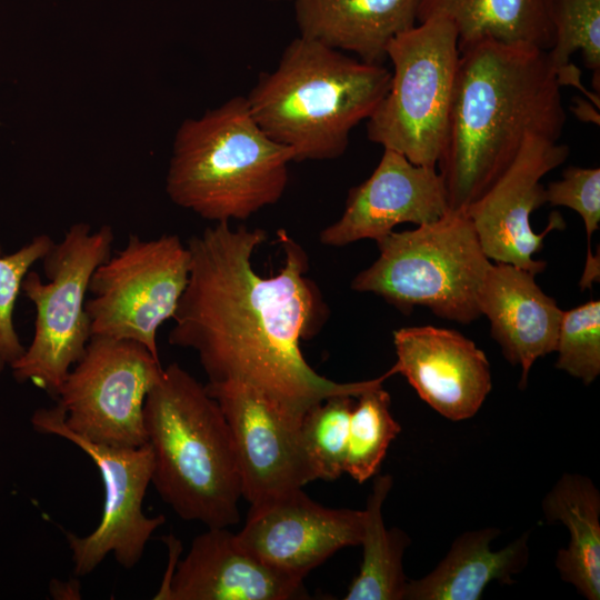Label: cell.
<instances>
[{
	"label": "cell",
	"instance_id": "cell-15",
	"mask_svg": "<svg viewBox=\"0 0 600 600\" xmlns=\"http://www.w3.org/2000/svg\"><path fill=\"white\" fill-rule=\"evenodd\" d=\"M448 211L437 168L414 164L401 153L383 149L373 172L349 190L342 214L321 230L319 240L337 248L364 239L377 241L398 224L430 223Z\"/></svg>",
	"mask_w": 600,
	"mask_h": 600
},
{
	"label": "cell",
	"instance_id": "cell-28",
	"mask_svg": "<svg viewBox=\"0 0 600 600\" xmlns=\"http://www.w3.org/2000/svg\"><path fill=\"white\" fill-rule=\"evenodd\" d=\"M53 243L49 236L40 234L16 252L0 256V373L26 351L14 329L16 301L30 268L44 258Z\"/></svg>",
	"mask_w": 600,
	"mask_h": 600
},
{
	"label": "cell",
	"instance_id": "cell-1",
	"mask_svg": "<svg viewBox=\"0 0 600 600\" xmlns=\"http://www.w3.org/2000/svg\"><path fill=\"white\" fill-rule=\"evenodd\" d=\"M278 238L283 266L263 277L252 264L267 240L263 229L216 222L191 237L190 273L170 344L197 353L208 383L248 386L300 416L330 397L357 398L382 384L390 370L370 380L337 382L304 359L301 342L317 336L328 307L307 276L304 249L282 229Z\"/></svg>",
	"mask_w": 600,
	"mask_h": 600
},
{
	"label": "cell",
	"instance_id": "cell-19",
	"mask_svg": "<svg viewBox=\"0 0 600 600\" xmlns=\"http://www.w3.org/2000/svg\"><path fill=\"white\" fill-rule=\"evenodd\" d=\"M419 0H294L300 36L382 64L390 41L417 23Z\"/></svg>",
	"mask_w": 600,
	"mask_h": 600
},
{
	"label": "cell",
	"instance_id": "cell-30",
	"mask_svg": "<svg viewBox=\"0 0 600 600\" xmlns=\"http://www.w3.org/2000/svg\"><path fill=\"white\" fill-rule=\"evenodd\" d=\"M49 590L53 599L74 600L81 598L80 583L77 579L68 581L52 580Z\"/></svg>",
	"mask_w": 600,
	"mask_h": 600
},
{
	"label": "cell",
	"instance_id": "cell-13",
	"mask_svg": "<svg viewBox=\"0 0 600 600\" xmlns=\"http://www.w3.org/2000/svg\"><path fill=\"white\" fill-rule=\"evenodd\" d=\"M231 429L250 507L317 480L301 438L303 416L239 383H207Z\"/></svg>",
	"mask_w": 600,
	"mask_h": 600
},
{
	"label": "cell",
	"instance_id": "cell-25",
	"mask_svg": "<svg viewBox=\"0 0 600 600\" xmlns=\"http://www.w3.org/2000/svg\"><path fill=\"white\" fill-rule=\"evenodd\" d=\"M382 384L358 396L350 416L344 472L359 483L378 472L389 446L401 431Z\"/></svg>",
	"mask_w": 600,
	"mask_h": 600
},
{
	"label": "cell",
	"instance_id": "cell-8",
	"mask_svg": "<svg viewBox=\"0 0 600 600\" xmlns=\"http://www.w3.org/2000/svg\"><path fill=\"white\" fill-rule=\"evenodd\" d=\"M113 240L109 226L92 231L88 223H76L42 259L48 281L27 273L21 291L34 304L36 321L30 346L10 367L18 382H32L57 397L91 338L86 294L93 272L111 256Z\"/></svg>",
	"mask_w": 600,
	"mask_h": 600
},
{
	"label": "cell",
	"instance_id": "cell-6",
	"mask_svg": "<svg viewBox=\"0 0 600 600\" xmlns=\"http://www.w3.org/2000/svg\"><path fill=\"white\" fill-rule=\"evenodd\" d=\"M376 242L379 256L353 278L354 291L373 293L403 313L421 306L459 323L481 316L479 292L491 261L466 213L448 211Z\"/></svg>",
	"mask_w": 600,
	"mask_h": 600
},
{
	"label": "cell",
	"instance_id": "cell-23",
	"mask_svg": "<svg viewBox=\"0 0 600 600\" xmlns=\"http://www.w3.org/2000/svg\"><path fill=\"white\" fill-rule=\"evenodd\" d=\"M392 483L390 474L374 478L363 510L362 562L346 600H403L408 580L402 557L410 539L398 528L387 529L382 516V506Z\"/></svg>",
	"mask_w": 600,
	"mask_h": 600
},
{
	"label": "cell",
	"instance_id": "cell-2",
	"mask_svg": "<svg viewBox=\"0 0 600 600\" xmlns=\"http://www.w3.org/2000/svg\"><path fill=\"white\" fill-rule=\"evenodd\" d=\"M548 51L482 40L460 51L446 142L437 163L449 211L467 209L529 134L559 141L566 111Z\"/></svg>",
	"mask_w": 600,
	"mask_h": 600
},
{
	"label": "cell",
	"instance_id": "cell-18",
	"mask_svg": "<svg viewBox=\"0 0 600 600\" xmlns=\"http://www.w3.org/2000/svg\"><path fill=\"white\" fill-rule=\"evenodd\" d=\"M478 306L504 358L520 366L524 389L532 364L556 350L563 310L538 286L534 273L502 262H491Z\"/></svg>",
	"mask_w": 600,
	"mask_h": 600
},
{
	"label": "cell",
	"instance_id": "cell-14",
	"mask_svg": "<svg viewBox=\"0 0 600 600\" xmlns=\"http://www.w3.org/2000/svg\"><path fill=\"white\" fill-rule=\"evenodd\" d=\"M363 510L328 508L301 489L251 506L239 543L264 562L304 579L337 551L358 546Z\"/></svg>",
	"mask_w": 600,
	"mask_h": 600
},
{
	"label": "cell",
	"instance_id": "cell-12",
	"mask_svg": "<svg viewBox=\"0 0 600 600\" xmlns=\"http://www.w3.org/2000/svg\"><path fill=\"white\" fill-rule=\"evenodd\" d=\"M570 149L564 143L529 134L498 179L464 212L490 261L509 263L536 276L547 262L534 259L543 240L562 230L564 220L552 212L546 229L536 233L530 223L533 211L546 204L542 178L561 166Z\"/></svg>",
	"mask_w": 600,
	"mask_h": 600
},
{
	"label": "cell",
	"instance_id": "cell-22",
	"mask_svg": "<svg viewBox=\"0 0 600 600\" xmlns=\"http://www.w3.org/2000/svg\"><path fill=\"white\" fill-rule=\"evenodd\" d=\"M433 17L456 28L459 51L488 39L546 51L553 43L547 0H419L417 22Z\"/></svg>",
	"mask_w": 600,
	"mask_h": 600
},
{
	"label": "cell",
	"instance_id": "cell-17",
	"mask_svg": "<svg viewBox=\"0 0 600 600\" xmlns=\"http://www.w3.org/2000/svg\"><path fill=\"white\" fill-rule=\"evenodd\" d=\"M303 579L243 548L236 533L213 527L197 536L158 600L307 599Z\"/></svg>",
	"mask_w": 600,
	"mask_h": 600
},
{
	"label": "cell",
	"instance_id": "cell-26",
	"mask_svg": "<svg viewBox=\"0 0 600 600\" xmlns=\"http://www.w3.org/2000/svg\"><path fill=\"white\" fill-rule=\"evenodd\" d=\"M353 399L347 394L330 397L302 418V443L317 480L332 481L344 472Z\"/></svg>",
	"mask_w": 600,
	"mask_h": 600
},
{
	"label": "cell",
	"instance_id": "cell-11",
	"mask_svg": "<svg viewBox=\"0 0 600 600\" xmlns=\"http://www.w3.org/2000/svg\"><path fill=\"white\" fill-rule=\"evenodd\" d=\"M64 416L57 403L37 409L30 421L37 432L67 439L90 457L104 490L97 528L84 537L66 534L73 572L78 577L89 574L109 553L124 569H132L140 561L152 533L166 522L163 514L147 517L142 511L153 470L152 449L148 442L137 448H120L89 441L66 426Z\"/></svg>",
	"mask_w": 600,
	"mask_h": 600
},
{
	"label": "cell",
	"instance_id": "cell-7",
	"mask_svg": "<svg viewBox=\"0 0 600 600\" xmlns=\"http://www.w3.org/2000/svg\"><path fill=\"white\" fill-rule=\"evenodd\" d=\"M460 51L447 19L433 17L397 34L387 47L389 89L367 120L368 139L418 166L441 156L454 98Z\"/></svg>",
	"mask_w": 600,
	"mask_h": 600
},
{
	"label": "cell",
	"instance_id": "cell-29",
	"mask_svg": "<svg viewBox=\"0 0 600 600\" xmlns=\"http://www.w3.org/2000/svg\"><path fill=\"white\" fill-rule=\"evenodd\" d=\"M546 203L576 211L584 223L590 246L600 224V168L568 167L562 178L544 187Z\"/></svg>",
	"mask_w": 600,
	"mask_h": 600
},
{
	"label": "cell",
	"instance_id": "cell-3",
	"mask_svg": "<svg viewBox=\"0 0 600 600\" xmlns=\"http://www.w3.org/2000/svg\"><path fill=\"white\" fill-rule=\"evenodd\" d=\"M151 483L184 520L228 528L240 520L242 483L224 414L206 386L177 362L163 369L143 407Z\"/></svg>",
	"mask_w": 600,
	"mask_h": 600
},
{
	"label": "cell",
	"instance_id": "cell-10",
	"mask_svg": "<svg viewBox=\"0 0 600 600\" xmlns=\"http://www.w3.org/2000/svg\"><path fill=\"white\" fill-rule=\"evenodd\" d=\"M162 371L160 359L138 342L91 337L56 397L66 426L96 443L146 444L144 401Z\"/></svg>",
	"mask_w": 600,
	"mask_h": 600
},
{
	"label": "cell",
	"instance_id": "cell-16",
	"mask_svg": "<svg viewBox=\"0 0 600 600\" xmlns=\"http://www.w3.org/2000/svg\"><path fill=\"white\" fill-rule=\"evenodd\" d=\"M397 361L418 396L442 417L472 418L492 389L490 363L477 344L457 330L431 324L393 331Z\"/></svg>",
	"mask_w": 600,
	"mask_h": 600
},
{
	"label": "cell",
	"instance_id": "cell-20",
	"mask_svg": "<svg viewBox=\"0 0 600 600\" xmlns=\"http://www.w3.org/2000/svg\"><path fill=\"white\" fill-rule=\"evenodd\" d=\"M499 534L490 527L457 537L430 573L408 580L403 600H478L492 581L512 583L528 562V533L494 551L490 546Z\"/></svg>",
	"mask_w": 600,
	"mask_h": 600
},
{
	"label": "cell",
	"instance_id": "cell-5",
	"mask_svg": "<svg viewBox=\"0 0 600 600\" xmlns=\"http://www.w3.org/2000/svg\"><path fill=\"white\" fill-rule=\"evenodd\" d=\"M293 151L257 123L246 97H233L179 127L166 191L171 201L216 222L246 220L277 203Z\"/></svg>",
	"mask_w": 600,
	"mask_h": 600
},
{
	"label": "cell",
	"instance_id": "cell-31",
	"mask_svg": "<svg viewBox=\"0 0 600 600\" xmlns=\"http://www.w3.org/2000/svg\"><path fill=\"white\" fill-rule=\"evenodd\" d=\"M269 1H290V0H269Z\"/></svg>",
	"mask_w": 600,
	"mask_h": 600
},
{
	"label": "cell",
	"instance_id": "cell-21",
	"mask_svg": "<svg viewBox=\"0 0 600 600\" xmlns=\"http://www.w3.org/2000/svg\"><path fill=\"white\" fill-rule=\"evenodd\" d=\"M549 522L560 521L569 531L556 567L560 578L588 600L600 599V493L590 478L563 473L542 500Z\"/></svg>",
	"mask_w": 600,
	"mask_h": 600
},
{
	"label": "cell",
	"instance_id": "cell-27",
	"mask_svg": "<svg viewBox=\"0 0 600 600\" xmlns=\"http://www.w3.org/2000/svg\"><path fill=\"white\" fill-rule=\"evenodd\" d=\"M556 368L592 383L600 374V301L590 300L562 311Z\"/></svg>",
	"mask_w": 600,
	"mask_h": 600
},
{
	"label": "cell",
	"instance_id": "cell-4",
	"mask_svg": "<svg viewBox=\"0 0 600 600\" xmlns=\"http://www.w3.org/2000/svg\"><path fill=\"white\" fill-rule=\"evenodd\" d=\"M390 79L382 64L299 36L246 99L257 123L290 148L294 161L330 160L344 153L350 132L371 117Z\"/></svg>",
	"mask_w": 600,
	"mask_h": 600
},
{
	"label": "cell",
	"instance_id": "cell-9",
	"mask_svg": "<svg viewBox=\"0 0 600 600\" xmlns=\"http://www.w3.org/2000/svg\"><path fill=\"white\" fill-rule=\"evenodd\" d=\"M190 262L188 246L176 234L149 240L131 234L90 280L93 297L86 311L91 337L134 341L159 358L157 333L174 316Z\"/></svg>",
	"mask_w": 600,
	"mask_h": 600
},
{
	"label": "cell",
	"instance_id": "cell-24",
	"mask_svg": "<svg viewBox=\"0 0 600 600\" xmlns=\"http://www.w3.org/2000/svg\"><path fill=\"white\" fill-rule=\"evenodd\" d=\"M553 43L548 50L561 86L579 88L597 107L599 97L581 86L580 70L570 58L581 51L584 64L592 71V84L599 92L600 83V0H547Z\"/></svg>",
	"mask_w": 600,
	"mask_h": 600
}]
</instances>
